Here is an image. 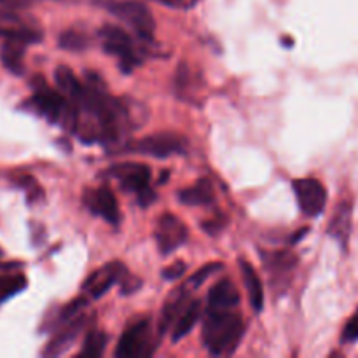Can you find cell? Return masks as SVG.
Returning <instances> with one entry per match:
<instances>
[{"mask_svg": "<svg viewBox=\"0 0 358 358\" xmlns=\"http://www.w3.org/2000/svg\"><path fill=\"white\" fill-rule=\"evenodd\" d=\"M245 334V322L236 308L208 310L203 322V345L212 355H231Z\"/></svg>", "mask_w": 358, "mask_h": 358, "instance_id": "1", "label": "cell"}, {"mask_svg": "<svg viewBox=\"0 0 358 358\" xmlns=\"http://www.w3.org/2000/svg\"><path fill=\"white\" fill-rule=\"evenodd\" d=\"M107 173L112 178H115L119 185L128 192H136L138 194L143 189L150 187V168L147 164L119 163L115 166L108 168Z\"/></svg>", "mask_w": 358, "mask_h": 358, "instance_id": "9", "label": "cell"}, {"mask_svg": "<svg viewBox=\"0 0 358 358\" xmlns=\"http://www.w3.org/2000/svg\"><path fill=\"white\" fill-rule=\"evenodd\" d=\"M124 273L126 268L119 261L101 266L96 271L91 273L86 278V282L83 283L84 294H87L91 299H100L114 283H117L124 276Z\"/></svg>", "mask_w": 358, "mask_h": 358, "instance_id": "11", "label": "cell"}, {"mask_svg": "<svg viewBox=\"0 0 358 358\" xmlns=\"http://www.w3.org/2000/svg\"><path fill=\"white\" fill-rule=\"evenodd\" d=\"M105 10L128 24L142 41H152L156 30V20L149 7L140 0H100Z\"/></svg>", "mask_w": 358, "mask_h": 358, "instance_id": "3", "label": "cell"}, {"mask_svg": "<svg viewBox=\"0 0 358 358\" xmlns=\"http://www.w3.org/2000/svg\"><path fill=\"white\" fill-rule=\"evenodd\" d=\"M206 301H208L206 303L208 310H231L240 306V292L231 280L224 278L213 285Z\"/></svg>", "mask_w": 358, "mask_h": 358, "instance_id": "16", "label": "cell"}, {"mask_svg": "<svg viewBox=\"0 0 358 358\" xmlns=\"http://www.w3.org/2000/svg\"><path fill=\"white\" fill-rule=\"evenodd\" d=\"M352 215L353 206L352 203H339L338 210L332 215L331 224H329V234L341 243L343 248L348 247L350 234H352Z\"/></svg>", "mask_w": 358, "mask_h": 358, "instance_id": "18", "label": "cell"}, {"mask_svg": "<svg viewBox=\"0 0 358 358\" xmlns=\"http://www.w3.org/2000/svg\"><path fill=\"white\" fill-rule=\"evenodd\" d=\"M189 292H191V290L184 285L182 289H178L177 292L171 294L170 299L164 303L163 313H161V320H159L161 334H164V332L173 329L175 322L178 320V317H180V313L184 311V308L189 304Z\"/></svg>", "mask_w": 358, "mask_h": 358, "instance_id": "17", "label": "cell"}, {"mask_svg": "<svg viewBox=\"0 0 358 358\" xmlns=\"http://www.w3.org/2000/svg\"><path fill=\"white\" fill-rule=\"evenodd\" d=\"M157 3L161 6H168L171 9H182V10H189L198 3V0H156Z\"/></svg>", "mask_w": 358, "mask_h": 358, "instance_id": "29", "label": "cell"}, {"mask_svg": "<svg viewBox=\"0 0 358 358\" xmlns=\"http://www.w3.org/2000/svg\"><path fill=\"white\" fill-rule=\"evenodd\" d=\"M31 2H37V0H0V3H3L7 7H23Z\"/></svg>", "mask_w": 358, "mask_h": 358, "instance_id": "33", "label": "cell"}, {"mask_svg": "<svg viewBox=\"0 0 358 358\" xmlns=\"http://www.w3.org/2000/svg\"><path fill=\"white\" fill-rule=\"evenodd\" d=\"M222 219L224 217H217V219H210L208 222H203V229H205L208 234L220 233L224 227V222H226V220H222Z\"/></svg>", "mask_w": 358, "mask_h": 358, "instance_id": "31", "label": "cell"}, {"mask_svg": "<svg viewBox=\"0 0 358 358\" xmlns=\"http://www.w3.org/2000/svg\"><path fill=\"white\" fill-rule=\"evenodd\" d=\"M55 80L56 84H58L59 91H62L69 100L72 101L79 100V96L84 91V84L77 79L76 73H73L69 66L59 65L58 69L55 70Z\"/></svg>", "mask_w": 358, "mask_h": 358, "instance_id": "22", "label": "cell"}, {"mask_svg": "<svg viewBox=\"0 0 358 358\" xmlns=\"http://www.w3.org/2000/svg\"><path fill=\"white\" fill-rule=\"evenodd\" d=\"M27 287V278L20 273L14 275H0V304L14 297L16 294L23 292Z\"/></svg>", "mask_w": 358, "mask_h": 358, "instance_id": "24", "label": "cell"}, {"mask_svg": "<svg viewBox=\"0 0 358 358\" xmlns=\"http://www.w3.org/2000/svg\"><path fill=\"white\" fill-rule=\"evenodd\" d=\"M294 194L301 212L308 217H318L327 205V191L317 178H297L292 182Z\"/></svg>", "mask_w": 358, "mask_h": 358, "instance_id": "8", "label": "cell"}, {"mask_svg": "<svg viewBox=\"0 0 358 358\" xmlns=\"http://www.w3.org/2000/svg\"><path fill=\"white\" fill-rule=\"evenodd\" d=\"M59 45L65 49H70V51H80V49H84L87 45V37L83 31H63V34L59 35Z\"/></svg>", "mask_w": 358, "mask_h": 358, "instance_id": "25", "label": "cell"}, {"mask_svg": "<svg viewBox=\"0 0 358 358\" xmlns=\"http://www.w3.org/2000/svg\"><path fill=\"white\" fill-rule=\"evenodd\" d=\"M262 259H264V266L268 269L271 283H275L278 278V285H282L283 280L289 282L297 264V257L290 252H266L262 254Z\"/></svg>", "mask_w": 358, "mask_h": 358, "instance_id": "15", "label": "cell"}, {"mask_svg": "<svg viewBox=\"0 0 358 358\" xmlns=\"http://www.w3.org/2000/svg\"><path fill=\"white\" fill-rule=\"evenodd\" d=\"M187 226L173 213H163L157 219L156 227H154V240H156L157 248L163 255L173 254L178 247H182L187 241Z\"/></svg>", "mask_w": 358, "mask_h": 358, "instance_id": "7", "label": "cell"}, {"mask_svg": "<svg viewBox=\"0 0 358 358\" xmlns=\"http://www.w3.org/2000/svg\"><path fill=\"white\" fill-rule=\"evenodd\" d=\"M17 184L20 185H23L24 189H27L28 191V199H35V198H41V189H38V185L35 184V180L34 178H30V177H23L21 178V180H17Z\"/></svg>", "mask_w": 358, "mask_h": 358, "instance_id": "30", "label": "cell"}, {"mask_svg": "<svg viewBox=\"0 0 358 358\" xmlns=\"http://www.w3.org/2000/svg\"><path fill=\"white\" fill-rule=\"evenodd\" d=\"M154 339L149 320H140L122 332L114 355L117 358H143L154 353Z\"/></svg>", "mask_w": 358, "mask_h": 358, "instance_id": "5", "label": "cell"}, {"mask_svg": "<svg viewBox=\"0 0 358 358\" xmlns=\"http://www.w3.org/2000/svg\"><path fill=\"white\" fill-rule=\"evenodd\" d=\"M241 276H243L245 289H247L248 299H250V306L255 311H262L264 308V289H262V282L259 278L257 271L254 266L247 261H240Z\"/></svg>", "mask_w": 358, "mask_h": 358, "instance_id": "19", "label": "cell"}, {"mask_svg": "<svg viewBox=\"0 0 358 358\" xmlns=\"http://www.w3.org/2000/svg\"><path fill=\"white\" fill-rule=\"evenodd\" d=\"M84 205L91 210V213L101 217L108 224H119L121 212H119L117 198L108 185H101L98 189H90L84 194Z\"/></svg>", "mask_w": 358, "mask_h": 358, "instance_id": "10", "label": "cell"}, {"mask_svg": "<svg viewBox=\"0 0 358 358\" xmlns=\"http://www.w3.org/2000/svg\"><path fill=\"white\" fill-rule=\"evenodd\" d=\"M105 346H107V334L101 331H90L84 338V345L83 350L77 357H83V358H98L103 355L105 352Z\"/></svg>", "mask_w": 358, "mask_h": 358, "instance_id": "23", "label": "cell"}, {"mask_svg": "<svg viewBox=\"0 0 358 358\" xmlns=\"http://www.w3.org/2000/svg\"><path fill=\"white\" fill-rule=\"evenodd\" d=\"M341 341L345 345H352V343L358 341V310L353 313V317L346 322L345 329H343Z\"/></svg>", "mask_w": 358, "mask_h": 358, "instance_id": "27", "label": "cell"}, {"mask_svg": "<svg viewBox=\"0 0 358 358\" xmlns=\"http://www.w3.org/2000/svg\"><path fill=\"white\" fill-rule=\"evenodd\" d=\"M100 41L105 51L119 59L122 72L129 73L142 62V51L136 48L133 38L121 27L105 24L100 30Z\"/></svg>", "mask_w": 358, "mask_h": 358, "instance_id": "4", "label": "cell"}, {"mask_svg": "<svg viewBox=\"0 0 358 358\" xmlns=\"http://www.w3.org/2000/svg\"><path fill=\"white\" fill-rule=\"evenodd\" d=\"M185 269H187V266H185L182 261L173 262V264L168 266L166 269H163V278L164 280H177V278H180V276L185 273Z\"/></svg>", "mask_w": 358, "mask_h": 358, "instance_id": "28", "label": "cell"}, {"mask_svg": "<svg viewBox=\"0 0 358 358\" xmlns=\"http://www.w3.org/2000/svg\"><path fill=\"white\" fill-rule=\"evenodd\" d=\"M220 269H222V264H220V262H212V264H208V266H203L199 271L194 273V276H191V278H189V282L185 283V287H187L189 290L196 289V287L201 285V283L205 282L208 276H212L213 273L220 271Z\"/></svg>", "mask_w": 358, "mask_h": 358, "instance_id": "26", "label": "cell"}, {"mask_svg": "<svg viewBox=\"0 0 358 358\" xmlns=\"http://www.w3.org/2000/svg\"><path fill=\"white\" fill-rule=\"evenodd\" d=\"M154 199H156V192H154L150 187L143 189L142 192H138V201L143 208H145V206H149Z\"/></svg>", "mask_w": 358, "mask_h": 358, "instance_id": "32", "label": "cell"}, {"mask_svg": "<svg viewBox=\"0 0 358 358\" xmlns=\"http://www.w3.org/2000/svg\"><path fill=\"white\" fill-rule=\"evenodd\" d=\"M199 317H201V303L199 301H189L187 306L184 308V311L180 313V317H178V320L175 322L173 325V341L177 343L178 339L185 338V336L189 334V332L194 329V325L198 324Z\"/></svg>", "mask_w": 358, "mask_h": 358, "instance_id": "21", "label": "cell"}, {"mask_svg": "<svg viewBox=\"0 0 358 358\" xmlns=\"http://www.w3.org/2000/svg\"><path fill=\"white\" fill-rule=\"evenodd\" d=\"M86 324H87L86 315L80 313L79 317L73 318L72 322H69V324H65V325H62L59 329H56V334L52 336L51 341L48 343L45 350L42 352V355L58 357V355H62V353H65L66 350L72 346V343L79 338V334L84 331Z\"/></svg>", "mask_w": 358, "mask_h": 358, "instance_id": "12", "label": "cell"}, {"mask_svg": "<svg viewBox=\"0 0 358 358\" xmlns=\"http://www.w3.org/2000/svg\"><path fill=\"white\" fill-rule=\"evenodd\" d=\"M122 150L152 157H170L173 154H184L187 150V142L184 136L177 135V133H156V135L138 140V142H131Z\"/></svg>", "mask_w": 358, "mask_h": 358, "instance_id": "6", "label": "cell"}, {"mask_svg": "<svg viewBox=\"0 0 358 358\" xmlns=\"http://www.w3.org/2000/svg\"><path fill=\"white\" fill-rule=\"evenodd\" d=\"M35 79L37 80H34V94L30 100L31 108L52 124H59L66 131L76 133L77 119H79L77 105L69 100L62 91L51 90L42 80V77Z\"/></svg>", "mask_w": 358, "mask_h": 358, "instance_id": "2", "label": "cell"}, {"mask_svg": "<svg viewBox=\"0 0 358 358\" xmlns=\"http://www.w3.org/2000/svg\"><path fill=\"white\" fill-rule=\"evenodd\" d=\"M178 199H180L184 205L187 206H203L210 205L215 199V192H213L212 184L206 178L196 182L191 187L184 189V191L178 192Z\"/></svg>", "mask_w": 358, "mask_h": 358, "instance_id": "20", "label": "cell"}, {"mask_svg": "<svg viewBox=\"0 0 358 358\" xmlns=\"http://www.w3.org/2000/svg\"><path fill=\"white\" fill-rule=\"evenodd\" d=\"M0 37H28L34 42L41 41V31L31 27L24 17L9 7H0Z\"/></svg>", "mask_w": 358, "mask_h": 358, "instance_id": "13", "label": "cell"}, {"mask_svg": "<svg viewBox=\"0 0 358 358\" xmlns=\"http://www.w3.org/2000/svg\"><path fill=\"white\" fill-rule=\"evenodd\" d=\"M34 41L28 37H7L0 49L2 65L14 76H21L24 72V51Z\"/></svg>", "mask_w": 358, "mask_h": 358, "instance_id": "14", "label": "cell"}]
</instances>
